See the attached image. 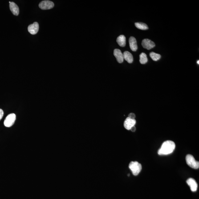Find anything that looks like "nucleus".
Masks as SVG:
<instances>
[{
    "instance_id": "obj_1",
    "label": "nucleus",
    "mask_w": 199,
    "mask_h": 199,
    "mask_svg": "<svg viewBox=\"0 0 199 199\" xmlns=\"http://www.w3.org/2000/svg\"><path fill=\"white\" fill-rule=\"evenodd\" d=\"M176 147L174 142L171 140H167L163 143L161 148L158 151L159 155H168L172 153Z\"/></svg>"
},
{
    "instance_id": "obj_2",
    "label": "nucleus",
    "mask_w": 199,
    "mask_h": 199,
    "mask_svg": "<svg viewBox=\"0 0 199 199\" xmlns=\"http://www.w3.org/2000/svg\"><path fill=\"white\" fill-rule=\"evenodd\" d=\"M133 174L137 176L141 171L142 167L141 164L137 162H131L129 166Z\"/></svg>"
},
{
    "instance_id": "obj_3",
    "label": "nucleus",
    "mask_w": 199,
    "mask_h": 199,
    "mask_svg": "<svg viewBox=\"0 0 199 199\" xmlns=\"http://www.w3.org/2000/svg\"><path fill=\"white\" fill-rule=\"evenodd\" d=\"M186 161L187 164L191 168L194 169H198L199 168V162L196 161L192 155H187L186 156Z\"/></svg>"
},
{
    "instance_id": "obj_4",
    "label": "nucleus",
    "mask_w": 199,
    "mask_h": 199,
    "mask_svg": "<svg viewBox=\"0 0 199 199\" xmlns=\"http://www.w3.org/2000/svg\"><path fill=\"white\" fill-rule=\"evenodd\" d=\"M16 119V115L14 113L9 114L5 119L4 121V124L5 127H11L14 124Z\"/></svg>"
},
{
    "instance_id": "obj_5",
    "label": "nucleus",
    "mask_w": 199,
    "mask_h": 199,
    "mask_svg": "<svg viewBox=\"0 0 199 199\" xmlns=\"http://www.w3.org/2000/svg\"><path fill=\"white\" fill-rule=\"evenodd\" d=\"M54 4L50 1H44L40 3L39 6L42 10H48L54 7Z\"/></svg>"
},
{
    "instance_id": "obj_6",
    "label": "nucleus",
    "mask_w": 199,
    "mask_h": 199,
    "mask_svg": "<svg viewBox=\"0 0 199 199\" xmlns=\"http://www.w3.org/2000/svg\"><path fill=\"white\" fill-rule=\"evenodd\" d=\"M142 45L144 48L148 50H151L155 46L154 42L151 40L148 39L143 40L142 41Z\"/></svg>"
},
{
    "instance_id": "obj_7",
    "label": "nucleus",
    "mask_w": 199,
    "mask_h": 199,
    "mask_svg": "<svg viewBox=\"0 0 199 199\" xmlns=\"http://www.w3.org/2000/svg\"><path fill=\"white\" fill-rule=\"evenodd\" d=\"M136 121L135 119H132L129 117L126 119L124 122L125 128L127 130H130L136 124Z\"/></svg>"
},
{
    "instance_id": "obj_8",
    "label": "nucleus",
    "mask_w": 199,
    "mask_h": 199,
    "mask_svg": "<svg viewBox=\"0 0 199 199\" xmlns=\"http://www.w3.org/2000/svg\"><path fill=\"white\" fill-rule=\"evenodd\" d=\"M39 25L37 22H34L33 24L29 25L28 30L29 33L32 35H35L38 33L39 30Z\"/></svg>"
},
{
    "instance_id": "obj_9",
    "label": "nucleus",
    "mask_w": 199,
    "mask_h": 199,
    "mask_svg": "<svg viewBox=\"0 0 199 199\" xmlns=\"http://www.w3.org/2000/svg\"><path fill=\"white\" fill-rule=\"evenodd\" d=\"M187 183L190 187L191 191L192 192H195L197 190L198 184L197 182L194 179L189 178L187 180Z\"/></svg>"
},
{
    "instance_id": "obj_10",
    "label": "nucleus",
    "mask_w": 199,
    "mask_h": 199,
    "mask_svg": "<svg viewBox=\"0 0 199 199\" xmlns=\"http://www.w3.org/2000/svg\"><path fill=\"white\" fill-rule=\"evenodd\" d=\"M114 55L119 63H122L123 62L124 59L123 55L120 50L118 49H115L114 51Z\"/></svg>"
},
{
    "instance_id": "obj_11",
    "label": "nucleus",
    "mask_w": 199,
    "mask_h": 199,
    "mask_svg": "<svg viewBox=\"0 0 199 199\" xmlns=\"http://www.w3.org/2000/svg\"><path fill=\"white\" fill-rule=\"evenodd\" d=\"M130 47L133 51H136L138 49L137 42L136 38L133 37H131L129 40Z\"/></svg>"
},
{
    "instance_id": "obj_12",
    "label": "nucleus",
    "mask_w": 199,
    "mask_h": 199,
    "mask_svg": "<svg viewBox=\"0 0 199 199\" xmlns=\"http://www.w3.org/2000/svg\"><path fill=\"white\" fill-rule=\"evenodd\" d=\"M10 10L14 15L18 16L19 13V9L18 7L15 3L11 2L9 5Z\"/></svg>"
},
{
    "instance_id": "obj_13",
    "label": "nucleus",
    "mask_w": 199,
    "mask_h": 199,
    "mask_svg": "<svg viewBox=\"0 0 199 199\" xmlns=\"http://www.w3.org/2000/svg\"><path fill=\"white\" fill-rule=\"evenodd\" d=\"M123 55L124 59H125L128 63H131L133 61V57L132 54L129 52L125 51Z\"/></svg>"
},
{
    "instance_id": "obj_14",
    "label": "nucleus",
    "mask_w": 199,
    "mask_h": 199,
    "mask_svg": "<svg viewBox=\"0 0 199 199\" xmlns=\"http://www.w3.org/2000/svg\"><path fill=\"white\" fill-rule=\"evenodd\" d=\"M118 44L121 47H124L126 45V38L124 35H119L117 39Z\"/></svg>"
},
{
    "instance_id": "obj_15",
    "label": "nucleus",
    "mask_w": 199,
    "mask_h": 199,
    "mask_svg": "<svg viewBox=\"0 0 199 199\" xmlns=\"http://www.w3.org/2000/svg\"><path fill=\"white\" fill-rule=\"evenodd\" d=\"M135 26L138 29L142 30H147L148 29V25L145 23L141 22H136L135 24Z\"/></svg>"
},
{
    "instance_id": "obj_16",
    "label": "nucleus",
    "mask_w": 199,
    "mask_h": 199,
    "mask_svg": "<svg viewBox=\"0 0 199 199\" xmlns=\"http://www.w3.org/2000/svg\"><path fill=\"white\" fill-rule=\"evenodd\" d=\"M140 57V63L142 64H144L147 63L148 61V58L147 55L144 53H142L139 55Z\"/></svg>"
},
{
    "instance_id": "obj_17",
    "label": "nucleus",
    "mask_w": 199,
    "mask_h": 199,
    "mask_svg": "<svg viewBox=\"0 0 199 199\" xmlns=\"http://www.w3.org/2000/svg\"><path fill=\"white\" fill-rule=\"evenodd\" d=\"M149 55L153 60L155 61H158L161 57V55L160 54H156L153 52H152L150 53Z\"/></svg>"
},
{
    "instance_id": "obj_18",
    "label": "nucleus",
    "mask_w": 199,
    "mask_h": 199,
    "mask_svg": "<svg viewBox=\"0 0 199 199\" xmlns=\"http://www.w3.org/2000/svg\"><path fill=\"white\" fill-rule=\"evenodd\" d=\"M135 117L136 116H135V114L133 113H131L129 114L128 117L131 119H135Z\"/></svg>"
},
{
    "instance_id": "obj_19",
    "label": "nucleus",
    "mask_w": 199,
    "mask_h": 199,
    "mask_svg": "<svg viewBox=\"0 0 199 199\" xmlns=\"http://www.w3.org/2000/svg\"><path fill=\"white\" fill-rule=\"evenodd\" d=\"M4 115V112L3 110L1 109H0V121L2 119Z\"/></svg>"
},
{
    "instance_id": "obj_20",
    "label": "nucleus",
    "mask_w": 199,
    "mask_h": 199,
    "mask_svg": "<svg viewBox=\"0 0 199 199\" xmlns=\"http://www.w3.org/2000/svg\"><path fill=\"white\" fill-rule=\"evenodd\" d=\"M131 130L132 132H135V130H136V128H135V126H134L131 129Z\"/></svg>"
},
{
    "instance_id": "obj_21",
    "label": "nucleus",
    "mask_w": 199,
    "mask_h": 199,
    "mask_svg": "<svg viewBox=\"0 0 199 199\" xmlns=\"http://www.w3.org/2000/svg\"><path fill=\"white\" fill-rule=\"evenodd\" d=\"M197 63L198 64V65L199 64V60L198 61Z\"/></svg>"
}]
</instances>
